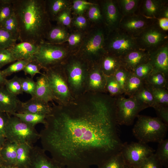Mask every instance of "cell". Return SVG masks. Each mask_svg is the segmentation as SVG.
Instances as JSON below:
<instances>
[{
    "instance_id": "23",
    "label": "cell",
    "mask_w": 168,
    "mask_h": 168,
    "mask_svg": "<svg viewBox=\"0 0 168 168\" xmlns=\"http://www.w3.org/2000/svg\"><path fill=\"white\" fill-rule=\"evenodd\" d=\"M98 65L105 76L113 75L121 66L119 58L107 53L101 58Z\"/></svg>"
},
{
    "instance_id": "50",
    "label": "cell",
    "mask_w": 168,
    "mask_h": 168,
    "mask_svg": "<svg viewBox=\"0 0 168 168\" xmlns=\"http://www.w3.org/2000/svg\"><path fill=\"white\" fill-rule=\"evenodd\" d=\"M152 65L148 62L138 66L133 72L137 76L144 80L152 72Z\"/></svg>"
},
{
    "instance_id": "16",
    "label": "cell",
    "mask_w": 168,
    "mask_h": 168,
    "mask_svg": "<svg viewBox=\"0 0 168 168\" xmlns=\"http://www.w3.org/2000/svg\"><path fill=\"white\" fill-rule=\"evenodd\" d=\"M65 168L48 156L42 148L33 146L31 152L30 168Z\"/></svg>"
},
{
    "instance_id": "28",
    "label": "cell",
    "mask_w": 168,
    "mask_h": 168,
    "mask_svg": "<svg viewBox=\"0 0 168 168\" xmlns=\"http://www.w3.org/2000/svg\"><path fill=\"white\" fill-rule=\"evenodd\" d=\"M72 3L68 0H49L46 1V8L50 19L64 10L71 7Z\"/></svg>"
},
{
    "instance_id": "48",
    "label": "cell",
    "mask_w": 168,
    "mask_h": 168,
    "mask_svg": "<svg viewBox=\"0 0 168 168\" xmlns=\"http://www.w3.org/2000/svg\"><path fill=\"white\" fill-rule=\"evenodd\" d=\"M131 72L121 66L113 75L115 79L119 85L123 94L127 81Z\"/></svg>"
},
{
    "instance_id": "34",
    "label": "cell",
    "mask_w": 168,
    "mask_h": 168,
    "mask_svg": "<svg viewBox=\"0 0 168 168\" xmlns=\"http://www.w3.org/2000/svg\"><path fill=\"white\" fill-rule=\"evenodd\" d=\"M86 17L93 26L103 22V17L100 5L96 3L91 5L86 11Z\"/></svg>"
},
{
    "instance_id": "45",
    "label": "cell",
    "mask_w": 168,
    "mask_h": 168,
    "mask_svg": "<svg viewBox=\"0 0 168 168\" xmlns=\"http://www.w3.org/2000/svg\"><path fill=\"white\" fill-rule=\"evenodd\" d=\"M71 7L67 8L58 13L53 20L56 21L58 24L66 28H70L71 26L72 18L71 16Z\"/></svg>"
},
{
    "instance_id": "59",
    "label": "cell",
    "mask_w": 168,
    "mask_h": 168,
    "mask_svg": "<svg viewBox=\"0 0 168 168\" xmlns=\"http://www.w3.org/2000/svg\"><path fill=\"white\" fill-rule=\"evenodd\" d=\"M6 140L5 137L0 136V149L4 145Z\"/></svg>"
},
{
    "instance_id": "57",
    "label": "cell",
    "mask_w": 168,
    "mask_h": 168,
    "mask_svg": "<svg viewBox=\"0 0 168 168\" xmlns=\"http://www.w3.org/2000/svg\"><path fill=\"white\" fill-rule=\"evenodd\" d=\"M164 17L168 18V8L166 6L163 9L160 18Z\"/></svg>"
},
{
    "instance_id": "46",
    "label": "cell",
    "mask_w": 168,
    "mask_h": 168,
    "mask_svg": "<svg viewBox=\"0 0 168 168\" xmlns=\"http://www.w3.org/2000/svg\"><path fill=\"white\" fill-rule=\"evenodd\" d=\"M106 80L105 88L111 96L117 97L122 95L123 93L120 87L113 75L106 76Z\"/></svg>"
},
{
    "instance_id": "49",
    "label": "cell",
    "mask_w": 168,
    "mask_h": 168,
    "mask_svg": "<svg viewBox=\"0 0 168 168\" xmlns=\"http://www.w3.org/2000/svg\"><path fill=\"white\" fill-rule=\"evenodd\" d=\"M21 84L23 92L34 96L36 88V82L33 78L26 77H20Z\"/></svg>"
},
{
    "instance_id": "15",
    "label": "cell",
    "mask_w": 168,
    "mask_h": 168,
    "mask_svg": "<svg viewBox=\"0 0 168 168\" xmlns=\"http://www.w3.org/2000/svg\"><path fill=\"white\" fill-rule=\"evenodd\" d=\"M150 52L140 48L133 50L120 58L121 66L133 72L139 65L147 62Z\"/></svg>"
},
{
    "instance_id": "47",
    "label": "cell",
    "mask_w": 168,
    "mask_h": 168,
    "mask_svg": "<svg viewBox=\"0 0 168 168\" xmlns=\"http://www.w3.org/2000/svg\"><path fill=\"white\" fill-rule=\"evenodd\" d=\"M72 26L75 30L82 32H85L90 27L89 22L84 15L74 16L72 19Z\"/></svg>"
},
{
    "instance_id": "53",
    "label": "cell",
    "mask_w": 168,
    "mask_h": 168,
    "mask_svg": "<svg viewBox=\"0 0 168 168\" xmlns=\"http://www.w3.org/2000/svg\"><path fill=\"white\" fill-rule=\"evenodd\" d=\"M162 166L155 153L147 158L139 168H162Z\"/></svg>"
},
{
    "instance_id": "9",
    "label": "cell",
    "mask_w": 168,
    "mask_h": 168,
    "mask_svg": "<svg viewBox=\"0 0 168 168\" xmlns=\"http://www.w3.org/2000/svg\"><path fill=\"white\" fill-rule=\"evenodd\" d=\"M167 37L158 23H152L135 38L141 48L151 52L167 43Z\"/></svg>"
},
{
    "instance_id": "4",
    "label": "cell",
    "mask_w": 168,
    "mask_h": 168,
    "mask_svg": "<svg viewBox=\"0 0 168 168\" xmlns=\"http://www.w3.org/2000/svg\"><path fill=\"white\" fill-rule=\"evenodd\" d=\"M105 32L100 26L97 25L91 26L85 32L81 45L74 52L83 57L99 61L107 53L105 48L106 37Z\"/></svg>"
},
{
    "instance_id": "43",
    "label": "cell",
    "mask_w": 168,
    "mask_h": 168,
    "mask_svg": "<svg viewBox=\"0 0 168 168\" xmlns=\"http://www.w3.org/2000/svg\"><path fill=\"white\" fill-rule=\"evenodd\" d=\"M31 60H16L6 68L1 70L2 73L6 78L7 77L13 73L23 71L25 66Z\"/></svg>"
},
{
    "instance_id": "21",
    "label": "cell",
    "mask_w": 168,
    "mask_h": 168,
    "mask_svg": "<svg viewBox=\"0 0 168 168\" xmlns=\"http://www.w3.org/2000/svg\"><path fill=\"white\" fill-rule=\"evenodd\" d=\"M166 2L161 0H143L141 6L140 14L148 19H158L167 6Z\"/></svg>"
},
{
    "instance_id": "2",
    "label": "cell",
    "mask_w": 168,
    "mask_h": 168,
    "mask_svg": "<svg viewBox=\"0 0 168 168\" xmlns=\"http://www.w3.org/2000/svg\"><path fill=\"white\" fill-rule=\"evenodd\" d=\"M12 4L18 24L19 40L37 44L44 42L52 27L46 1L12 0Z\"/></svg>"
},
{
    "instance_id": "35",
    "label": "cell",
    "mask_w": 168,
    "mask_h": 168,
    "mask_svg": "<svg viewBox=\"0 0 168 168\" xmlns=\"http://www.w3.org/2000/svg\"><path fill=\"white\" fill-rule=\"evenodd\" d=\"M85 32L75 30L71 33H69L66 42L67 45L71 52L75 51L81 45Z\"/></svg>"
},
{
    "instance_id": "6",
    "label": "cell",
    "mask_w": 168,
    "mask_h": 168,
    "mask_svg": "<svg viewBox=\"0 0 168 168\" xmlns=\"http://www.w3.org/2000/svg\"><path fill=\"white\" fill-rule=\"evenodd\" d=\"M71 52L67 45L54 44L45 41L39 44L34 59L44 70L61 65Z\"/></svg>"
},
{
    "instance_id": "17",
    "label": "cell",
    "mask_w": 168,
    "mask_h": 168,
    "mask_svg": "<svg viewBox=\"0 0 168 168\" xmlns=\"http://www.w3.org/2000/svg\"><path fill=\"white\" fill-rule=\"evenodd\" d=\"M52 107L47 103L35 97L26 102L21 101L16 112L29 113L48 115L51 112Z\"/></svg>"
},
{
    "instance_id": "25",
    "label": "cell",
    "mask_w": 168,
    "mask_h": 168,
    "mask_svg": "<svg viewBox=\"0 0 168 168\" xmlns=\"http://www.w3.org/2000/svg\"><path fill=\"white\" fill-rule=\"evenodd\" d=\"M33 146L26 143L18 145L16 164V166L18 168H30Z\"/></svg>"
},
{
    "instance_id": "13",
    "label": "cell",
    "mask_w": 168,
    "mask_h": 168,
    "mask_svg": "<svg viewBox=\"0 0 168 168\" xmlns=\"http://www.w3.org/2000/svg\"><path fill=\"white\" fill-rule=\"evenodd\" d=\"M150 22L149 19L142 15L134 14L123 17L119 28L135 37L151 24Z\"/></svg>"
},
{
    "instance_id": "8",
    "label": "cell",
    "mask_w": 168,
    "mask_h": 168,
    "mask_svg": "<svg viewBox=\"0 0 168 168\" xmlns=\"http://www.w3.org/2000/svg\"><path fill=\"white\" fill-rule=\"evenodd\" d=\"M149 107L134 96L126 98L122 95L116 98L115 114L118 125H132L139 112Z\"/></svg>"
},
{
    "instance_id": "62",
    "label": "cell",
    "mask_w": 168,
    "mask_h": 168,
    "mask_svg": "<svg viewBox=\"0 0 168 168\" xmlns=\"http://www.w3.org/2000/svg\"><path fill=\"white\" fill-rule=\"evenodd\" d=\"M123 168H131L130 167L127 165L126 164L125 165V166Z\"/></svg>"
},
{
    "instance_id": "58",
    "label": "cell",
    "mask_w": 168,
    "mask_h": 168,
    "mask_svg": "<svg viewBox=\"0 0 168 168\" xmlns=\"http://www.w3.org/2000/svg\"><path fill=\"white\" fill-rule=\"evenodd\" d=\"M7 79L2 74L0 69V86H4Z\"/></svg>"
},
{
    "instance_id": "44",
    "label": "cell",
    "mask_w": 168,
    "mask_h": 168,
    "mask_svg": "<svg viewBox=\"0 0 168 168\" xmlns=\"http://www.w3.org/2000/svg\"><path fill=\"white\" fill-rule=\"evenodd\" d=\"M13 12L12 0H0V26Z\"/></svg>"
},
{
    "instance_id": "51",
    "label": "cell",
    "mask_w": 168,
    "mask_h": 168,
    "mask_svg": "<svg viewBox=\"0 0 168 168\" xmlns=\"http://www.w3.org/2000/svg\"><path fill=\"white\" fill-rule=\"evenodd\" d=\"M41 68L39 64L34 59L30 61L25 66L23 71L26 75H29L33 78L37 74H42L43 73L40 72Z\"/></svg>"
},
{
    "instance_id": "18",
    "label": "cell",
    "mask_w": 168,
    "mask_h": 168,
    "mask_svg": "<svg viewBox=\"0 0 168 168\" xmlns=\"http://www.w3.org/2000/svg\"><path fill=\"white\" fill-rule=\"evenodd\" d=\"M39 44L27 42L16 43L8 49L16 60H33L37 52Z\"/></svg>"
},
{
    "instance_id": "41",
    "label": "cell",
    "mask_w": 168,
    "mask_h": 168,
    "mask_svg": "<svg viewBox=\"0 0 168 168\" xmlns=\"http://www.w3.org/2000/svg\"><path fill=\"white\" fill-rule=\"evenodd\" d=\"M4 86L11 93L16 96L22 94L23 93L21 84L20 77L16 76H15L10 79H7Z\"/></svg>"
},
{
    "instance_id": "55",
    "label": "cell",
    "mask_w": 168,
    "mask_h": 168,
    "mask_svg": "<svg viewBox=\"0 0 168 168\" xmlns=\"http://www.w3.org/2000/svg\"><path fill=\"white\" fill-rule=\"evenodd\" d=\"M10 114L0 112V136L5 137V130Z\"/></svg>"
},
{
    "instance_id": "7",
    "label": "cell",
    "mask_w": 168,
    "mask_h": 168,
    "mask_svg": "<svg viewBox=\"0 0 168 168\" xmlns=\"http://www.w3.org/2000/svg\"><path fill=\"white\" fill-rule=\"evenodd\" d=\"M108 34L105 48L108 54L120 58L133 50L140 48L135 37L119 28Z\"/></svg>"
},
{
    "instance_id": "26",
    "label": "cell",
    "mask_w": 168,
    "mask_h": 168,
    "mask_svg": "<svg viewBox=\"0 0 168 168\" xmlns=\"http://www.w3.org/2000/svg\"><path fill=\"white\" fill-rule=\"evenodd\" d=\"M69 33L67 28L58 24L52 27L49 31L45 39L46 42L54 44H60L66 42Z\"/></svg>"
},
{
    "instance_id": "19",
    "label": "cell",
    "mask_w": 168,
    "mask_h": 168,
    "mask_svg": "<svg viewBox=\"0 0 168 168\" xmlns=\"http://www.w3.org/2000/svg\"><path fill=\"white\" fill-rule=\"evenodd\" d=\"M21 101L11 93L4 86H0V112L11 114L16 112Z\"/></svg>"
},
{
    "instance_id": "37",
    "label": "cell",
    "mask_w": 168,
    "mask_h": 168,
    "mask_svg": "<svg viewBox=\"0 0 168 168\" xmlns=\"http://www.w3.org/2000/svg\"><path fill=\"white\" fill-rule=\"evenodd\" d=\"M161 162L162 166L168 167V139H164L158 143L155 153Z\"/></svg>"
},
{
    "instance_id": "22",
    "label": "cell",
    "mask_w": 168,
    "mask_h": 168,
    "mask_svg": "<svg viewBox=\"0 0 168 168\" xmlns=\"http://www.w3.org/2000/svg\"><path fill=\"white\" fill-rule=\"evenodd\" d=\"M34 96L47 103L55 99L44 73L36 77Z\"/></svg>"
},
{
    "instance_id": "54",
    "label": "cell",
    "mask_w": 168,
    "mask_h": 168,
    "mask_svg": "<svg viewBox=\"0 0 168 168\" xmlns=\"http://www.w3.org/2000/svg\"><path fill=\"white\" fill-rule=\"evenodd\" d=\"M153 108L158 117L167 126H168V106L156 104Z\"/></svg>"
},
{
    "instance_id": "12",
    "label": "cell",
    "mask_w": 168,
    "mask_h": 168,
    "mask_svg": "<svg viewBox=\"0 0 168 168\" xmlns=\"http://www.w3.org/2000/svg\"><path fill=\"white\" fill-rule=\"evenodd\" d=\"M100 6L108 33L119 28L123 16L117 1L104 0L101 2Z\"/></svg>"
},
{
    "instance_id": "24",
    "label": "cell",
    "mask_w": 168,
    "mask_h": 168,
    "mask_svg": "<svg viewBox=\"0 0 168 168\" xmlns=\"http://www.w3.org/2000/svg\"><path fill=\"white\" fill-rule=\"evenodd\" d=\"M18 145L6 139L0 149V155L4 165L16 166Z\"/></svg>"
},
{
    "instance_id": "63",
    "label": "cell",
    "mask_w": 168,
    "mask_h": 168,
    "mask_svg": "<svg viewBox=\"0 0 168 168\" xmlns=\"http://www.w3.org/2000/svg\"><path fill=\"white\" fill-rule=\"evenodd\" d=\"M65 168H67L65 167Z\"/></svg>"
},
{
    "instance_id": "30",
    "label": "cell",
    "mask_w": 168,
    "mask_h": 168,
    "mask_svg": "<svg viewBox=\"0 0 168 168\" xmlns=\"http://www.w3.org/2000/svg\"><path fill=\"white\" fill-rule=\"evenodd\" d=\"M10 115L19 118L25 123L35 127L39 124H44L45 122L47 115L29 113H14Z\"/></svg>"
},
{
    "instance_id": "20",
    "label": "cell",
    "mask_w": 168,
    "mask_h": 168,
    "mask_svg": "<svg viewBox=\"0 0 168 168\" xmlns=\"http://www.w3.org/2000/svg\"><path fill=\"white\" fill-rule=\"evenodd\" d=\"M66 68L70 84L74 88L79 89L83 82L85 65L80 60L73 59L68 63Z\"/></svg>"
},
{
    "instance_id": "32",
    "label": "cell",
    "mask_w": 168,
    "mask_h": 168,
    "mask_svg": "<svg viewBox=\"0 0 168 168\" xmlns=\"http://www.w3.org/2000/svg\"><path fill=\"white\" fill-rule=\"evenodd\" d=\"M117 1L123 17L134 14L140 2L139 0H119Z\"/></svg>"
},
{
    "instance_id": "38",
    "label": "cell",
    "mask_w": 168,
    "mask_h": 168,
    "mask_svg": "<svg viewBox=\"0 0 168 168\" xmlns=\"http://www.w3.org/2000/svg\"><path fill=\"white\" fill-rule=\"evenodd\" d=\"M17 39L0 27V49H8L16 43Z\"/></svg>"
},
{
    "instance_id": "5",
    "label": "cell",
    "mask_w": 168,
    "mask_h": 168,
    "mask_svg": "<svg viewBox=\"0 0 168 168\" xmlns=\"http://www.w3.org/2000/svg\"><path fill=\"white\" fill-rule=\"evenodd\" d=\"M5 138L18 144L26 143L33 145L40 139V135L35 127L12 115L10 116L6 127Z\"/></svg>"
},
{
    "instance_id": "10",
    "label": "cell",
    "mask_w": 168,
    "mask_h": 168,
    "mask_svg": "<svg viewBox=\"0 0 168 168\" xmlns=\"http://www.w3.org/2000/svg\"><path fill=\"white\" fill-rule=\"evenodd\" d=\"M155 151L147 144L138 142L125 143L121 152L127 165L131 168H139Z\"/></svg>"
},
{
    "instance_id": "3",
    "label": "cell",
    "mask_w": 168,
    "mask_h": 168,
    "mask_svg": "<svg viewBox=\"0 0 168 168\" xmlns=\"http://www.w3.org/2000/svg\"><path fill=\"white\" fill-rule=\"evenodd\" d=\"M137 118L132 131L138 142L159 143L165 139L168 126L159 118L139 114Z\"/></svg>"
},
{
    "instance_id": "52",
    "label": "cell",
    "mask_w": 168,
    "mask_h": 168,
    "mask_svg": "<svg viewBox=\"0 0 168 168\" xmlns=\"http://www.w3.org/2000/svg\"><path fill=\"white\" fill-rule=\"evenodd\" d=\"M16 61L8 49H0V69L5 65Z\"/></svg>"
},
{
    "instance_id": "39",
    "label": "cell",
    "mask_w": 168,
    "mask_h": 168,
    "mask_svg": "<svg viewBox=\"0 0 168 168\" xmlns=\"http://www.w3.org/2000/svg\"><path fill=\"white\" fill-rule=\"evenodd\" d=\"M126 164L121 152L98 167V168H123Z\"/></svg>"
},
{
    "instance_id": "40",
    "label": "cell",
    "mask_w": 168,
    "mask_h": 168,
    "mask_svg": "<svg viewBox=\"0 0 168 168\" xmlns=\"http://www.w3.org/2000/svg\"><path fill=\"white\" fill-rule=\"evenodd\" d=\"M0 27L11 33L19 40L18 24L14 12Z\"/></svg>"
},
{
    "instance_id": "1",
    "label": "cell",
    "mask_w": 168,
    "mask_h": 168,
    "mask_svg": "<svg viewBox=\"0 0 168 168\" xmlns=\"http://www.w3.org/2000/svg\"><path fill=\"white\" fill-rule=\"evenodd\" d=\"M115 98L96 94L83 102L52 107L40 131L42 148L67 168L100 166L121 152Z\"/></svg>"
},
{
    "instance_id": "61",
    "label": "cell",
    "mask_w": 168,
    "mask_h": 168,
    "mask_svg": "<svg viewBox=\"0 0 168 168\" xmlns=\"http://www.w3.org/2000/svg\"><path fill=\"white\" fill-rule=\"evenodd\" d=\"M3 165L4 164L0 155V167Z\"/></svg>"
},
{
    "instance_id": "14",
    "label": "cell",
    "mask_w": 168,
    "mask_h": 168,
    "mask_svg": "<svg viewBox=\"0 0 168 168\" xmlns=\"http://www.w3.org/2000/svg\"><path fill=\"white\" fill-rule=\"evenodd\" d=\"M148 62L153 72H161L168 78V45L166 43L150 52Z\"/></svg>"
},
{
    "instance_id": "42",
    "label": "cell",
    "mask_w": 168,
    "mask_h": 168,
    "mask_svg": "<svg viewBox=\"0 0 168 168\" xmlns=\"http://www.w3.org/2000/svg\"><path fill=\"white\" fill-rule=\"evenodd\" d=\"M95 3L84 0H74L71 5L72 12L74 16L83 15L89 7Z\"/></svg>"
},
{
    "instance_id": "60",
    "label": "cell",
    "mask_w": 168,
    "mask_h": 168,
    "mask_svg": "<svg viewBox=\"0 0 168 168\" xmlns=\"http://www.w3.org/2000/svg\"><path fill=\"white\" fill-rule=\"evenodd\" d=\"M0 168H18L15 166H10L3 165L0 167Z\"/></svg>"
},
{
    "instance_id": "36",
    "label": "cell",
    "mask_w": 168,
    "mask_h": 168,
    "mask_svg": "<svg viewBox=\"0 0 168 168\" xmlns=\"http://www.w3.org/2000/svg\"><path fill=\"white\" fill-rule=\"evenodd\" d=\"M141 102L153 108L156 104L151 92L145 85L134 96Z\"/></svg>"
},
{
    "instance_id": "29",
    "label": "cell",
    "mask_w": 168,
    "mask_h": 168,
    "mask_svg": "<svg viewBox=\"0 0 168 168\" xmlns=\"http://www.w3.org/2000/svg\"><path fill=\"white\" fill-rule=\"evenodd\" d=\"M97 66L90 75L89 85L94 90L103 91L105 87L106 76L100 69L98 64Z\"/></svg>"
},
{
    "instance_id": "33",
    "label": "cell",
    "mask_w": 168,
    "mask_h": 168,
    "mask_svg": "<svg viewBox=\"0 0 168 168\" xmlns=\"http://www.w3.org/2000/svg\"><path fill=\"white\" fill-rule=\"evenodd\" d=\"M145 85L152 95L156 104L168 106V89L156 88L145 83Z\"/></svg>"
},
{
    "instance_id": "11",
    "label": "cell",
    "mask_w": 168,
    "mask_h": 168,
    "mask_svg": "<svg viewBox=\"0 0 168 168\" xmlns=\"http://www.w3.org/2000/svg\"><path fill=\"white\" fill-rule=\"evenodd\" d=\"M61 65L45 69L44 73L55 99L61 104L69 96L68 87L63 77Z\"/></svg>"
},
{
    "instance_id": "27",
    "label": "cell",
    "mask_w": 168,
    "mask_h": 168,
    "mask_svg": "<svg viewBox=\"0 0 168 168\" xmlns=\"http://www.w3.org/2000/svg\"><path fill=\"white\" fill-rule=\"evenodd\" d=\"M145 84L144 80L137 76L133 72H131L127 81L124 94L129 97L133 96Z\"/></svg>"
},
{
    "instance_id": "31",
    "label": "cell",
    "mask_w": 168,
    "mask_h": 168,
    "mask_svg": "<svg viewBox=\"0 0 168 168\" xmlns=\"http://www.w3.org/2000/svg\"><path fill=\"white\" fill-rule=\"evenodd\" d=\"M161 72H152L144 80L145 83L154 87L168 89V79Z\"/></svg>"
},
{
    "instance_id": "56",
    "label": "cell",
    "mask_w": 168,
    "mask_h": 168,
    "mask_svg": "<svg viewBox=\"0 0 168 168\" xmlns=\"http://www.w3.org/2000/svg\"><path fill=\"white\" fill-rule=\"evenodd\" d=\"M158 24L160 28L163 31H166L168 30V18L161 17L157 19Z\"/></svg>"
}]
</instances>
